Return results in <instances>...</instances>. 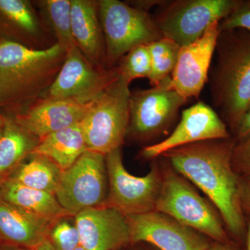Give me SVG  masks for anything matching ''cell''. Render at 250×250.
Wrapping results in <instances>:
<instances>
[{
  "label": "cell",
  "mask_w": 250,
  "mask_h": 250,
  "mask_svg": "<svg viewBox=\"0 0 250 250\" xmlns=\"http://www.w3.org/2000/svg\"><path fill=\"white\" fill-rule=\"evenodd\" d=\"M235 144L233 137L210 140L174 148L161 156L207 195L229 234L244 243L246 218L241 207V180L231 163Z\"/></svg>",
  "instance_id": "6da1fadb"
},
{
  "label": "cell",
  "mask_w": 250,
  "mask_h": 250,
  "mask_svg": "<svg viewBox=\"0 0 250 250\" xmlns=\"http://www.w3.org/2000/svg\"><path fill=\"white\" fill-rule=\"evenodd\" d=\"M210 77L215 111L234 135L250 106V30L220 31Z\"/></svg>",
  "instance_id": "7a4b0ae2"
},
{
  "label": "cell",
  "mask_w": 250,
  "mask_h": 250,
  "mask_svg": "<svg viewBox=\"0 0 250 250\" xmlns=\"http://www.w3.org/2000/svg\"><path fill=\"white\" fill-rule=\"evenodd\" d=\"M66 52L57 43L36 49L0 42V103L41 98L60 71Z\"/></svg>",
  "instance_id": "3957f363"
},
{
  "label": "cell",
  "mask_w": 250,
  "mask_h": 250,
  "mask_svg": "<svg viewBox=\"0 0 250 250\" xmlns=\"http://www.w3.org/2000/svg\"><path fill=\"white\" fill-rule=\"evenodd\" d=\"M161 166L162 182L155 211L168 215L214 241L231 242L215 206L201 196L164 158Z\"/></svg>",
  "instance_id": "277c9868"
},
{
  "label": "cell",
  "mask_w": 250,
  "mask_h": 250,
  "mask_svg": "<svg viewBox=\"0 0 250 250\" xmlns=\"http://www.w3.org/2000/svg\"><path fill=\"white\" fill-rule=\"evenodd\" d=\"M129 85L119 76L93 100L81 123L88 150L106 155L122 147L129 126Z\"/></svg>",
  "instance_id": "5b68a950"
},
{
  "label": "cell",
  "mask_w": 250,
  "mask_h": 250,
  "mask_svg": "<svg viewBox=\"0 0 250 250\" xmlns=\"http://www.w3.org/2000/svg\"><path fill=\"white\" fill-rule=\"evenodd\" d=\"M98 12L108 66L111 67L136 46L148 45L163 38L154 18L127 3L100 0Z\"/></svg>",
  "instance_id": "8992f818"
},
{
  "label": "cell",
  "mask_w": 250,
  "mask_h": 250,
  "mask_svg": "<svg viewBox=\"0 0 250 250\" xmlns=\"http://www.w3.org/2000/svg\"><path fill=\"white\" fill-rule=\"evenodd\" d=\"M237 3L238 0L165 1L154 20L163 37L183 47L200 39L212 24L223 21Z\"/></svg>",
  "instance_id": "52a82bcc"
},
{
  "label": "cell",
  "mask_w": 250,
  "mask_h": 250,
  "mask_svg": "<svg viewBox=\"0 0 250 250\" xmlns=\"http://www.w3.org/2000/svg\"><path fill=\"white\" fill-rule=\"evenodd\" d=\"M108 192L105 207L125 215L141 214L155 210L162 182L161 163H154L144 177H136L126 170L121 147L105 155Z\"/></svg>",
  "instance_id": "ba28073f"
},
{
  "label": "cell",
  "mask_w": 250,
  "mask_h": 250,
  "mask_svg": "<svg viewBox=\"0 0 250 250\" xmlns=\"http://www.w3.org/2000/svg\"><path fill=\"white\" fill-rule=\"evenodd\" d=\"M187 100L171 85V77L149 89L131 93L127 134L150 141L166 134Z\"/></svg>",
  "instance_id": "9c48e42d"
},
{
  "label": "cell",
  "mask_w": 250,
  "mask_h": 250,
  "mask_svg": "<svg viewBox=\"0 0 250 250\" xmlns=\"http://www.w3.org/2000/svg\"><path fill=\"white\" fill-rule=\"evenodd\" d=\"M108 185L105 155L87 150L70 168L62 171L54 195L65 209L75 215L104 205Z\"/></svg>",
  "instance_id": "30bf717a"
},
{
  "label": "cell",
  "mask_w": 250,
  "mask_h": 250,
  "mask_svg": "<svg viewBox=\"0 0 250 250\" xmlns=\"http://www.w3.org/2000/svg\"><path fill=\"white\" fill-rule=\"evenodd\" d=\"M119 76L117 67L107 69L94 65L77 46L67 52L55 80L41 98L91 102Z\"/></svg>",
  "instance_id": "8fae6325"
},
{
  "label": "cell",
  "mask_w": 250,
  "mask_h": 250,
  "mask_svg": "<svg viewBox=\"0 0 250 250\" xmlns=\"http://www.w3.org/2000/svg\"><path fill=\"white\" fill-rule=\"evenodd\" d=\"M131 243H147L161 250H208L207 236L158 211L126 215Z\"/></svg>",
  "instance_id": "7c38bea8"
},
{
  "label": "cell",
  "mask_w": 250,
  "mask_h": 250,
  "mask_svg": "<svg viewBox=\"0 0 250 250\" xmlns=\"http://www.w3.org/2000/svg\"><path fill=\"white\" fill-rule=\"evenodd\" d=\"M231 137L228 126L214 108L199 102L182 112L179 124L169 136L160 142L146 146L141 156L145 159H155L174 148Z\"/></svg>",
  "instance_id": "4fadbf2b"
},
{
  "label": "cell",
  "mask_w": 250,
  "mask_h": 250,
  "mask_svg": "<svg viewBox=\"0 0 250 250\" xmlns=\"http://www.w3.org/2000/svg\"><path fill=\"white\" fill-rule=\"evenodd\" d=\"M219 34V22H214L200 39L181 47L171 85L186 100L198 98L208 80Z\"/></svg>",
  "instance_id": "5bb4252c"
},
{
  "label": "cell",
  "mask_w": 250,
  "mask_h": 250,
  "mask_svg": "<svg viewBox=\"0 0 250 250\" xmlns=\"http://www.w3.org/2000/svg\"><path fill=\"white\" fill-rule=\"evenodd\" d=\"M80 244L88 250H115L131 243L126 215L111 207L100 206L75 215Z\"/></svg>",
  "instance_id": "9a60e30c"
},
{
  "label": "cell",
  "mask_w": 250,
  "mask_h": 250,
  "mask_svg": "<svg viewBox=\"0 0 250 250\" xmlns=\"http://www.w3.org/2000/svg\"><path fill=\"white\" fill-rule=\"evenodd\" d=\"M93 101L41 98L25 113L17 116L15 121L41 139L82 123Z\"/></svg>",
  "instance_id": "2e32d148"
},
{
  "label": "cell",
  "mask_w": 250,
  "mask_h": 250,
  "mask_svg": "<svg viewBox=\"0 0 250 250\" xmlns=\"http://www.w3.org/2000/svg\"><path fill=\"white\" fill-rule=\"evenodd\" d=\"M58 222L34 214L0 198V246L36 250L49 241L51 231Z\"/></svg>",
  "instance_id": "e0dca14e"
},
{
  "label": "cell",
  "mask_w": 250,
  "mask_h": 250,
  "mask_svg": "<svg viewBox=\"0 0 250 250\" xmlns=\"http://www.w3.org/2000/svg\"><path fill=\"white\" fill-rule=\"evenodd\" d=\"M71 27L81 52L94 65L106 68V47L99 18L98 1L71 0Z\"/></svg>",
  "instance_id": "ac0fdd59"
},
{
  "label": "cell",
  "mask_w": 250,
  "mask_h": 250,
  "mask_svg": "<svg viewBox=\"0 0 250 250\" xmlns=\"http://www.w3.org/2000/svg\"><path fill=\"white\" fill-rule=\"evenodd\" d=\"M0 198L53 221L74 215L59 204L54 194L24 187L9 178L0 182Z\"/></svg>",
  "instance_id": "d6986e66"
},
{
  "label": "cell",
  "mask_w": 250,
  "mask_h": 250,
  "mask_svg": "<svg viewBox=\"0 0 250 250\" xmlns=\"http://www.w3.org/2000/svg\"><path fill=\"white\" fill-rule=\"evenodd\" d=\"M88 150L81 123L39 139L31 155L44 156L66 170Z\"/></svg>",
  "instance_id": "ffe728a7"
},
{
  "label": "cell",
  "mask_w": 250,
  "mask_h": 250,
  "mask_svg": "<svg viewBox=\"0 0 250 250\" xmlns=\"http://www.w3.org/2000/svg\"><path fill=\"white\" fill-rule=\"evenodd\" d=\"M39 139L16 121L5 120L0 134V182L7 179L31 155Z\"/></svg>",
  "instance_id": "44dd1931"
},
{
  "label": "cell",
  "mask_w": 250,
  "mask_h": 250,
  "mask_svg": "<svg viewBox=\"0 0 250 250\" xmlns=\"http://www.w3.org/2000/svg\"><path fill=\"white\" fill-rule=\"evenodd\" d=\"M30 156V160L21 164L8 178L24 187L54 195L60 182L62 170L44 156Z\"/></svg>",
  "instance_id": "7402d4cb"
},
{
  "label": "cell",
  "mask_w": 250,
  "mask_h": 250,
  "mask_svg": "<svg viewBox=\"0 0 250 250\" xmlns=\"http://www.w3.org/2000/svg\"><path fill=\"white\" fill-rule=\"evenodd\" d=\"M37 4L56 43L66 53L77 47L72 31L71 0H42Z\"/></svg>",
  "instance_id": "603a6c76"
},
{
  "label": "cell",
  "mask_w": 250,
  "mask_h": 250,
  "mask_svg": "<svg viewBox=\"0 0 250 250\" xmlns=\"http://www.w3.org/2000/svg\"><path fill=\"white\" fill-rule=\"evenodd\" d=\"M151 57V73L148 80L152 87L171 77L173 72L181 47L174 41L163 37L148 44Z\"/></svg>",
  "instance_id": "cb8c5ba5"
},
{
  "label": "cell",
  "mask_w": 250,
  "mask_h": 250,
  "mask_svg": "<svg viewBox=\"0 0 250 250\" xmlns=\"http://www.w3.org/2000/svg\"><path fill=\"white\" fill-rule=\"evenodd\" d=\"M118 73L129 84L139 78H149L151 73V57L147 45L136 46L119 60Z\"/></svg>",
  "instance_id": "d4e9b609"
},
{
  "label": "cell",
  "mask_w": 250,
  "mask_h": 250,
  "mask_svg": "<svg viewBox=\"0 0 250 250\" xmlns=\"http://www.w3.org/2000/svg\"><path fill=\"white\" fill-rule=\"evenodd\" d=\"M49 238L56 250H75L81 246L76 227L63 219L54 225Z\"/></svg>",
  "instance_id": "484cf974"
},
{
  "label": "cell",
  "mask_w": 250,
  "mask_h": 250,
  "mask_svg": "<svg viewBox=\"0 0 250 250\" xmlns=\"http://www.w3.org/2000/svg\"><path fill=\"white\" fill-rule=\"evenodd\" d=\"M243 29L250 30V0H238L236 7L219 22V30Z\"/></svg>",
  "instance_id": "4316f807"
},
{
  "label": "cell",
  "mask_w": 250,
  "mask_h": 250,
  "mask_svg": "<svg viewBox=\"0 0 250 250\" xmlns=\"http://www.w3.org/2000/svg\"><path fill=\"white\" fill-rule=\"evenodd\" d=\"M231 163L233 170L240 177L250 174V135L246 139L236 141Z\"/></svg>",
  "instance_id": "83f0119b"
},
{
  "label": "cell",
  "mask_w": 250,
  "mask_h": 250,
  "mask_svg": "<svg viewBox=\"0 0 250 250\" xmlns=\"http://www.w3.org/2000/svg\"><path fill=\"white\" fill-rule=\"evenodd\" d=\"M241 180V202L245 216L250 218V174L240 177Z\"/></svg>",
  "instance_id": "f1b7e54d"
},
{
  "label": "cell",
  "mask_w": 250,
  "mask_h": 250,
  "mask_svg": "<svg viewBox=\"0 0 250 250\" xmlns=\"http://www.w3.org/2000/svg\"><path fill=\"white\" fill-rule=\"evenodd\" d=\"M250 135V106L248 108V111L243 117L241 124L238 126L236 133L233 135L236 141H241V140L246 139Z\"/></svg>",
  "instance_id": "f546056e"
},
{
  "label": "cell",
  "mask_w": 250,
  "mask_h": 250,
  "mask_svg": "<svg viewBox=\"0 0 250 250\" xmlns=\"http://www.w3.org/2000/svg\"><path fill=\"white\" fill-rule=\"evenodd\" d=\"M164 1L162 0L158 1V0H148V1H131L127 3L130 6L135 8V9L141 10V11H145V12L148 13L149 9L151 8L154 7V6H160L161 5L164 4Z\"/></svg>",
  "instance_id": "4dcf8cb0"
},
{
  "label": "cell",
  "mask_w": 250,
  "mask_h": 250,
  "mask_svg": "<svg viewBox=\"0 0 250 250\" xmlns=\"http://www.w3.org/2000/svg\"><path fill=\"white\" fill-rule=\"evenodd\" d=\"M208 250H243L241 249L238 245L233 242L229 243H221V242L215 241L212 245H210Z\"/></svg>",
  "instance_id": "1f68e13d"
},
{
  "label": "cell",
  "mask_w": 250,
  "mask_h": 250,
  "mask_svg": "<svg viewBox=\"0 0 250 250\" xmlns=\"http://www.w3.org/2000/svg\"><path fill=\"white\" fill-rule=\"evenodd\" d=\"M246 250H250V218H246Z\"/></svg>",
  "instance_id": "d6a6232c"
},
{
  "label": "cell",
  "mask_w": 250,
  "mask_h": 250,
  "mask_svg": "<svg viewBox=\"0 0 250 250\" xmlns=\"http://www.w3.org/2000/svg\"><path fill=\"white\" fill-rule=\"evenodd\" d=\"M36 250H56L50 241H47Z\"/></svg>",
  "instance_id": "836d02e7"
},
{
  "label": "cell",
  "mask_w": 250,
  "mask_h": 250,
  "mask_svg": "<svg viewBox=\"0 0 250 250\" xmlns=\"http://www.w3.org/2000/svg\"><path fill=\"white\" fill-rule=\"evenodd\" d=\"M0 250H29L21 249V248H14V247L0 246Z\"/></svg>",
  "instance_id": "e575fe53"
},
{
  "label": "cell",
  "mask_w": 250,
  "mask_h": 250,
  "mask_svg": "<svg viewBox=\"0 0 250 250\" xmlns=\"http://www.w3.org/2000/svg\"><path fill=\"white\" fill-rule=\"evenodd\" d=\"M4 119L0 116V134H1V129H2L3 125H4Z\"/></svg>",
  "instance_id": "d590c367"
},
{
  "label": "cell",
  "mask_w": 250,
  "mask_h": 250,
  "mask_svg": "<svg viewBox=\"0 0 250 250\" xmlns=\"http://www.w3.org/2000/svg\"><path fill=\"white\" fill-rule=\"evenodd\" d=\"M75 250H88L85 249V248H83V246H80L78 247V248H76Z\"/></svg>",
  "instance_id": "8d00e7d4"
}]
</instances>
